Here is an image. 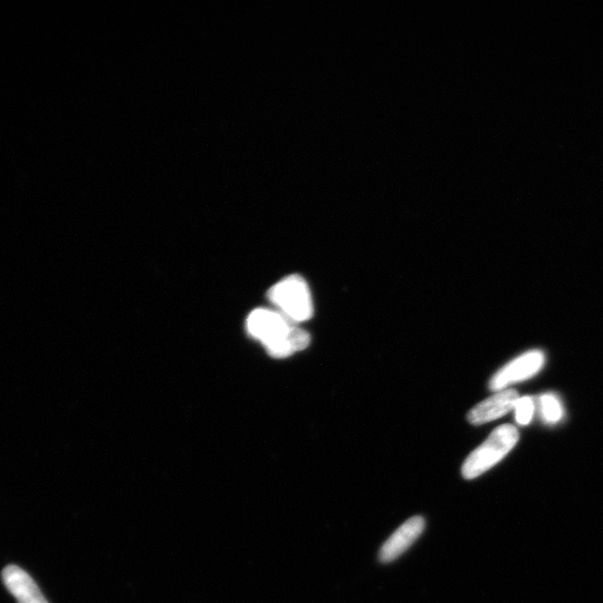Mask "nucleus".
I'll use <instances>...</instances> for the list:
<instances>
[{"mask_svg": "<svg viewBox=\"0 0 603 603\" xmlns=\"http://www.w3.org/2000/svg\"><path fill=\"white\" fill-rule=\"evenodd\" d=\"M248 335L263 344L272 358L284 359L310 346L311 335L296 327L279 311L255 309L246 320Z\"/></svg>", "mask_w": 603, "mask_h": 603, "instance_id": "f257e3e1", "label": "nucleus"}, {"mask_svg": "<svg viewBox=\"0 0 603 603\" xmlns=\"http://www.w3.org/2000/svg\"><path fill=\"white\" fill-rule=\"evenodd\" d=\"M267 299L292 323H301L313 317L314 306L308 283L300 275H290L274 284Z\"/></svg>", "mask_w": 603, "mask_h": 603, "instance_id": "f03ea898", "label": "nucleus"}, {"mask_svg": "<svg viewBox=\"0 0 603 603\" xmlns=\"http://www.w3.org/2000/svg\"><path fill=\"white\" fill-rule=\"evenodd\" d=\"M519 439V430L512 425L496 428L490 437L466 458L462 468L463 476L466 480H474L490 471L511 453Z\"/></svg>", "mask_w": 603, "mask_h": 603, "instance_id": "7ed1b4c3", "label": "nucleus"}, {"mask_svg": "<svg viewBox=\"0 0 603 603\" xmlns=\"http://www.w3.org/2000/svg\"><path fill=\"white\" fill-rule=\"evenodd\" d=\"M544 362L542 351L526 352L495 373L490 381V389L494 392L502 391L518 382L531 379L542 370Z\"/></svg>", "mask_w": 603, "mask_h": 603, "instance_id": "20e7f679", "label": "nucleus"}, {"mask_svg": "<svg viewBox=\"0 0 603 603\" xmlns=\"http://www.w3.org/2000/svg\"><path fill=\"white\" fill-rule=\"evenodd\" d=\"M519 399L520 395L514 389L497 391L492 397L485 399L469 411L467 419L475 426L491 423L514 410Z\"/></svg>", "mask_w": 603, "mask_h": 603, "instance_id": "39448f33", "label": "nucleus"}, {"mask_svg": "<svg viewBox=\"0 0 603 603\" xmlns=\"http://www.w3.org/2000/svg\"><path fill=\"white\" fill-rule=\"evenodd\" d=\"M425 530V521L420 516L411 518L390 536L380 551V560L389 563L400 557Z\"/></svg>", "mask_w": 603, "mask_h": 603, "instance_id": "423d86ee", "label": "nucleus"}, {"mask_svg": "<svg viewBox=\"0 0 603 603\" xmlns=\"http://www.w3.org/2000/svg\"><path fill=\"white\" fill-rule=\"evenodd\" d=\"M4 585L17 603H49L30 574L17 566H8L2 573Z\"/></svg>", "mask_w": 603, "mask_h": 603, "instance_id": "0eeeda50", "label": "nucleus"}, {"mask_svg": "<svg viewBox=\"0 0 603 603\" xmlns=\"http://www.w3.org/2000/svg\"><path fill=\"white\" fill-rule=\"evenodd\" d=\"M540 410L543 420L548 424L559 423L564 414L560 400L551 394L540 398Z\"/></svg>", "mask_w": 603, "mask_h": 603, "instance_id": "6e6552de", "label": "nucleus"}, {"mask_svg": "<svg viewBox=\"0 0 603 603\" xmlns=\"http://www.w3.org/2000/svg\"><path fill=\"white\" fill-rule=\"evenodd\" d=\"M515 419L522 426L529 425L534 415V401L531 397H523L516 401Z\"/></svg>", "mask_w": 603, "mask_h": 603, "instance_id": "1a4fd4ad", "label": "nucleus"}]
</instances>
